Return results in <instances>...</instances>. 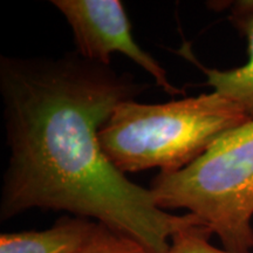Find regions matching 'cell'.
<instances>
[{
    "label": "cell",
    "instance_id": "7a4b0ae2",
    "mask_svg": "<svg viewBox=\"0 0 253 253\" xmlns=\"http://www.w3.org/2000/svg\"><path fill=\"white\" fill-rule=\"evenodd\" d=\"M245 110L217 91L162 104L120 103L99 130L107 158L120 171L184 169L226 131L248 122Z\"/></svg>",
    "mask_w": 253,
    "mask_h": 253
},
{
    "label": "cell",
    "instance_id": "5b68a950",
    "mask_svg": "<svg viewBox=\"0 0 253 253\" xmlns=\"http://www.w3.org/2000/svg\"><path fill=\"white\" fill-rule=\"evenodd\" d=\"M210 7L229 12V21L245 38L249 58L243 66L231 69L198 66L207 75L209 86L239 104L250 119H253V0L212 1Z\"/></svg>",
    "mask_w": 253,
    "mask_h": 253
},
{
    "label": "cell",
    "instance_id": "6da1fadb",
    "mask_svg": "<svg viewBox=\"0 0 253 253\" xmlns=\"http://www.w3.org/2000/svg\"><path fill=\"white\" fill-rule=\"evenodd\" d=\"M147 87L77 52L55 59L1 56L9 160L0 219L34 208L66 211L125 233L150 253H166L172 236L202 224L192 213L158 208L150 189L129 181L101 148L99 130L114 109Z\"/></svg>",
    "mask_w": 253,
    "mask_h": 253
},
{
    "label": "cell",
    "instance_id": "3957f363",
    "mask_svg": "<svg viewBox=\"0 0 253 253\" xmlns=\"http://www.w3.org/2000/svg\"><path fill=\"white\" fill-rule=\"evenodd\" d=\"M150 191L167 211L184 209L219 238L223 249L253 250V119L218 137L184 169L157 175Z\"/></svg>",
    "mask_w": 253,
    "mask_h": 253
},
{
    "label": "cell",
    "instance_id": "277c9868",
    "mask_svg": "<svg viewBox=\"0 0 253 253\" xmlns=\"http://www.w3.org/2000/svg\"><path fill=\"white\" fill-rule=\"evenodd\" d=\"M74 36L77 53L89 61L110 66L112 54L121 53L143 68L170 95H184L173 86L162 66L142 49L131 34V25L120 0H53Z\"/></svg>",
    "mask_w": 253,
    "mask_h": 253
},
{
    "label": "cell",
    "instance_id": "ba28073f",
    "mask_svg": "<svg viewBox=\"0 0 253 253\" xmlns=\"http://www.w3.org/2000/svg\"><path fill=\"white\" fill-rule=\"evenodd\" d=\"M211 236L212 232L202 224L182 230L172 236L166 253H237L210 244Z\"/></svg>",
    "mask_w": 253,
    "mask_h": 253
},
{
    "label": "cell",
    "instance_id": "52a82bcc",
    "mask_svg": "<svg viewBox=\"0 0 253 253\" xmlns=\"http://www.w3.org/2000/svg\"><path fill=\"white\" fill-rule=\"evenodd\" d=\"M75 253H150L140 242L97 223L89 239Z\"/></svg>",
    "mask_w": 253,
    "mask_h": 253
},
{
    "label": "cell",
    "instance_id": "8992f818",
    "mask_svg": "<svg viewBox=\"0 0 253 253\" xmlns=\"http://www.w3.org/2000/svg\"><path fill=\"white\" fill-rule=\"evenodd\" d=\"M97 221L63 216L49 229L5 232L0 236V253H75L90 238Z\"/></svg>",
    "mask_w": 253,
    "mask_h": 253
}]
</instances>
